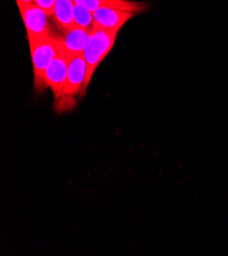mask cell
I'll return each instance as SVG.
<instances>
[{
	"mask_svg": "<svg viewBox=\"0 0 228 256\" xmlns=\"http://www.w3.org/2000/svg\"><path fill=\"white\" fill-rule=\"evenodd\" d=\"M60 39V37H59ZM68 72V58L60 39V49L57 56L49 64L45 72V85L53 91L54 96L57 100L63 98L64 89L67 80Z\"/></svg>",
	"mask_w": 228,
	"mask_h": 256,
	"instance_id": "obj_4",
	"label": "cell"
},
{
	"mask_svg": "<svg viewBox=\"0 0 228 256\" xmlns=\"http://www.w3.org/2000/svg\"><path fill=\"white\" fill-rule=\"evenodd\" d=\"M117 36L118 32L114 31H107L96 28H92L90 30L89 38L83 52L87 64V70L85 83L81 92L82 96L85 95L97 66L114 47Z\"/></svg>",
	"mask_w": 228,
	"mask_h": 256,
	"instance_id": "obj_1",
	"label": "cell"
},
{
	"mask_svg": "<svg viewBox=\"0 0 228 256\" xmlns=\"http://www.w3.org/2000/svg\"><path fill=\"white\" fill-rule=\"evenodd\" d=\"M19 2H25V4H32L35 2V0H17Z\"/></svg>",
	"mask_w": 228,
	"mask_h": 256,
	"instance_id": "obj_12",
	"label": "cell"
},
{
	"mask_svg": "<svg viewBox=\"0 0 228 256\" xmlns=\"http://www.w3.org/2000/svg\"><path fill=\"white\" fill-rule=\"evenodd\" d=\"M73 16L76 27L86 30H91L93 28V14L86 8L75 4Z\"/></svg>",
	"mask_w": 228,
	"mask_h": 256,
	"instance_id": "obj_10",
	"label": "cell"
},
{
	"mask_svg": "<svg viewBox=\"0 0 228 256\" xmlns=\"http://www.w3.org/2000/svg\"><path fill=\"white\" fill-rule=\"evenodd\" d=\"M33 62L34 86L37 91L46 88L45 72L60 49V39L54 35L28 38Z\"/></svg>",
	"mask_w": 228,
	"mask_h": 256,
	"instance_id": "obj_2",
	"label": "cell"
},
{
	"mask_svg": "<svg viewBox=\"0 0 228 256\" xmlns=\"http://www.w3.org/2000/svg\"><path fill=\"white\" fill-rule=\"evenodd\" d=\"M74 6V0H56L52 16L62 32L76 27L73 16Z\"/></svg>",
	"mask_w": 228,
	"mask_h": 256,
	"instance_id": "obj_9",
	"label": "cell"
},
{
	"mask_svg": "<svg viewBox=\"0 0 228 256\" xmlns=\"http://www.w3.org/2000/svg\"><path fill=\"white\" fill-rule=\"evenodd\" d=\"M55 2L56 0H35V4H38L49 16H53Z\"/></svg>",
	"mask_w": 228,
	"mask_h": 256,
	"instance_id": "obj_11",
	"label": "cell"
},
{
	"mask_svg": "<svg viewBox=\"0 0 228 256\" xmlns=\"http://www.w3.org/2000/svg\"><path fill=\"white\" fill-rule=\"evenodd\" d=\"M86 70L87 64L83 54L68 60L67 80L62 99L71 98L82 92L86 78Z\"/></svg>",
	"mask_w": 228,
	"mask_h": 256,
	"instance_id": "obj_5",
	"label": "cell"
},
{
	"mask_svg": "<svg viewBox=\"0 0 228 256\" xmlns=\"http://www.w3.org/2000/svg\"><path fill=\"white\" fill-rule=\"evenodd\" d=\"M17 4L26 27L28 38L53 35L48 22L49 16L38 4L35 2L25 4L19 2Z\"/></svg>",
	"mask_w": 228,
	"mask_h": 256,
	"instance_id": "obj_3",
	"label": "cell"
},
{
	"mask_svg": "<svg viewBox=\"0 0 228 256\" xmlns=\"http://www.w3.org/2000/svg\"><path fill=\"white\" fill-rule=\"evenodd\" d=\"M74 2L86 8L90 12L101 8H116L133 14H141L149 10V4L131 0H74Z\"/></svg>",
	"mask_w": 228,
	"mask_h": 256,
	"instance_id": "obj_7",
	"label": "cell"
},
{
	"mask_svg": "<svg viewBox=\"0 0 228 256\" xmlns=\"http://www.w3.org/2000/svg\"><path fill=\"white\" fill-rule=\"evenodd\" d=\"M93 28L118 32L135 14L116 8H101L92 12Z\"/></svg>",
	"mask_w": 228,
	"mask_h": 256,
	"instance_id": "obj_6",
	"label": "cell"
},
{
	"mask_svg": "<svg viewBox=\"0 0 228 256\" xmlns=\"http://www.w3.org/2000/svg\"><path fill=\"white\" fill-rule=\"evenodd\" d=\"M89 34L90 30L79 27H73L63 32V36H60V39L68 60L83 54Z\"/></svg>",
	"mask_w": 228,
	"mask_h": 256,
	"instance_id": "obj_8",
	"label": "cell"
}]
</instances>
